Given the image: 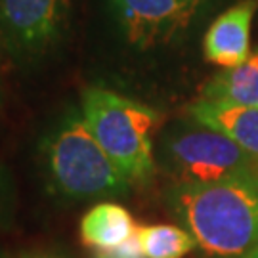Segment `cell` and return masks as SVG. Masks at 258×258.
<instances>
[{"mask_svg":"<svg viewBox=\"0 0 258 258\" xmlns=\"http://www.w3.org/2000/svg\"><path fill=\"white\" fill-rule=\"evenodd\" d=\"M94 258H146L142 245L138 239V231L130 237L128 241H124L119 247L113 249H98L94 252Z\"/></svg>","mask_w":258,"mask_h":258,"instance_id":"7c38bea8","label":"cell"},{"mask_svg":"<svg viewBox=\"0 0 258 258\" xmlns=\"http://www.w3.org/2000/svg\"><path fill=\"white\" fill-rule=\"evenodd\" d=\"M247 258H258V247H256L254 250H252V252H250V254H249Z\"/></svg>","mask_w":258,"mask_h":258,"instance_id":"5bb4252c","label":"cell"},{"mask_svg":"<svg viewBox=\"0 0 258 258\" xmlns=\"http://www.w3.org/2000/svg\"><path fill=\"white\" fill-rule=\"evenodd\" d=\"M50 187L69 199L122 195L130 184L90 132L83 113L67 115L44 144Z\"/></svg>","mask_w":258,"mask_h":258,"instance_id":"3957f363","label":"cell"},{"mask_svg":"<svg viewBox=\"0 0 258 258\" xmlns=\"http://www.w3.org/2000/svg\"><path fill=\"white\" fill-rule=\"evenodd\" d=\"M258 0H243L228 8L207 29L203 50L207 61L231 69L250 55V25Z\"/></svg>","mask_w":258,"mask_h":258,"instance_id":"52a82bcc","label":"cell"},{"mask_svg":"<svg viewBox=\"0 0 258 258\" xmlns=\"http://www.w3.org/2000/svg\"><path fill=\"white\" fill-rule=\"evenodd\" d=\"M201 98L258 107V50L250 52L243 63L214 75L203 88Z\"/></svg>","mask_w":258,"mask_h":258,"instance_id":"30bf717a","label":"cell"},{"mask_svg":"<svg viewBox=\"0 0 258 258\" xmlns=\"http://www.w3.org/2000/svg\"><path fill=\"white\" fill-rule=\"evenodd\" d=\"M138 239L146 258H184L197 247L189 231L172 224L142 226L138 228Z\"/></svg>","mask_w":258,"mask_h":258,"instance_id":"8fae6325","label":"cell"},{"mask_svg":"<svg viewBox=\"0 0 258 258\" xmlns=\"http://www.w3.org/2000/svg\"><path fill=\"white\" fill-rule=\"evenodd\" d=\"M168 148L184 182L258 184V157L216 130H185L170 140Z\"/></svg>","mask_w":258,"mask_h":258,"instance_id":"277c9868","label":"cell"},{"mask_svg":"<svg viewBox=\"0 0 258 258\" xmlns=\"http://www.w3.org/2000/svg\"><path fill=\"white\" fill-rule=\"evenodd\" d=\"M71 0H0V35L18 55L44 54L61 37Z\"/></svg>","mask_w":258,"mask_h":258,"instance_id":"5b68a950","label":"cell"},{"mask_svg":"<svg viewBox=\"0 0 258 258\" xmlns=\"http://www.w3.org/2000/svg\"><path fill=\"white\" fill-rule=\"evenodd\" d=\"M187 2H189V4H191V6H194V8H197V6H199V2H201V0H187Z\"/></svg>","mask_w":258,"mask_h":258,"instance_id":"9a60e30c","label":"cell"},{"mask_svg":"<svg viewBox=\"0 0 258 258\" xmlns=\"http://www.w3.org/2000/svg\"><path fill=\"white\" fill-rule=\"evenodd\" d=\"M189 115L199 126L220 132L258 157V107L201 98L189 107Z\"/></svg>","mask_w":258,"mask_h":258,"instance_id":"ba28073f","label":"cell"},{"mask_svg":"<svg viewBox=\"0 0 258 258\" xmlns=\"http://www.w3.org/2000/svg\"><path fill=\"white\" fill-rule=\"evenodd\" d=\"M120 23L132 44H163L194 18L197 8L187 0H113Z\"/></svg>","mask_w":258,"mask_h":258,"instance_id":"8992f818","label":"cell"},{"mask_svg":"<svg viewBox=\"0 0 258 258\" xmlns=\"http://www.w3.org/2000/svg\"><path fill=\"white\" fill-rule=\"evenodd\" d=\"M138 231V226L122 205L98 203L81 220V241L86 247L113 249L128 241Z\"/></svg>","mask_w":258,"mask_h":258,"instance_id":"9c48e42d","label":"cell"},{"mask_svg":"<svg viewBox=\"0 0 258 258\" xmlns=\"http://www.w3.org/2000/svg\"><path fill=\"white\" fill-rule=\"evenodd\" d=\"M81 113L94 138L130 184L149 180L155 170L153 132L159 124L155 111L107 88H86Z\"/></svg>","mask_w":258,"mask_h":258,"instance_id":"7a4b0ae2","label":"cell"},{"mask_svg":"<svg viewBox=\"0 0 258 258\" xmlns=\"http://www.w3.org/2000/svg\"><path fill=\"white\" fill-rule=\"evenodd\" d=\"M170 207L211 256L247 258L258 247V184L180 182Z\"/></svg>","mask_w":258,"mask_h":258,"instance_id":"6da1fadb","label":"cell"},{"mask_svg":"<svg viewBox=\"0 0 258 258\" xmlns=\"http://www.w3.org/2000/svg\"><path fill=\"white\" fill-rule=\"evenodd\" d=\"M21 258H67L63 252L59 250H31V252H25Z\"/></svg>","mask_w":258,"mask_h":258,"instance_id":"4fadbf2b","label":"cell"}]
</instances>
